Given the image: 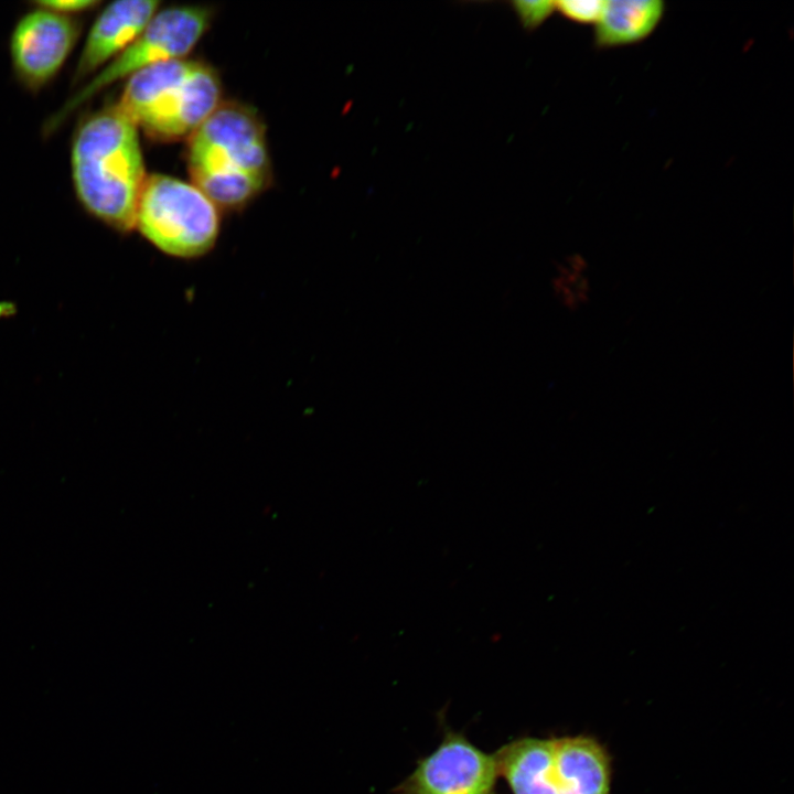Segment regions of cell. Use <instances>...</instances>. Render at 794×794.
<instances>
[{
	"mask_svg": "<svg viewBox=\"0 0 794 794\" xmlns=\"http://www.w3.org/2000/svg\"><path fill=\"white\" fill-rule=\"evenodd\" d=\"M81 34L74 17L34 7L15 23L10 57L19 82L32 92L51 83L62 69Z\"/></svg>",
	"mask_w": 794,
	"mask_h": 794,
	"instance_id": "obj_6",
	"label": "cell"
},
{
	"mask_svg": "<svg viewBox=\"0 0 794 794\" xmlns=\"http://www.w3.org/2000/svg\"><path fill=\"white\" fill-rule=\"evenodd\" d=\"M100 1L96 0H40L33 1L34 7L47 9L64 15L75 17L78 13L94 10Z\"/></svg>",
	"mask_w": 794,
	"mask_h": 794,
	"instance_id": "obj_14",
	"label": "cell"
},
{
	"mask_svg": "<svg viewBox=\"0 0 794 794\" xmlns=\"http://www.w3.org/2000/svg\"><path fill=\"white\" fill-rule=\"evenodd\" d=\"M514 794H557L554 780V740L525 738L504 745L495 754Z\"/></svg>",
	"mask_w": 794,
	"mask_h": 794,
	"instance_id": "obj_10",
	"label": "cell"
},
{
	"mask_svg": "<svg viewBox=\"0 0 794 794\" xmlns=\"http://www.w3.org/2000/svg\"><path fill=\"white\" fill-rule=\"evenodd\" d=\"M605 1L603 0H561L555 1L556 10L565 18L577 23H593L600 19Z\"/></svg>",
	"mask_w": 794,
	"mask_h": 794,
	"instance_id": "obj_12",
	"label": "cell"
},
{
	"mask_svg": "<svg viewBox=\"0 0 794 794\" xmlns=\"http://www.w3.org/2000/svg\"><path fill=\"white\" fill-rule=\"evenodd\" d=\"M514 12L519 23L527 31H533L540 26L555 11V1H514L512 2Z\"/></svg>",
	"mask_w": 794,
	"mask_h": 794,
	"instance_id": "obj_13",
	"label": "cell"
},
{
	"mask_svg": "<svg viewBox=\"0 0 794 794\" xmlns=\"http://www.w3.org/2000/svg\"><path fill=\"white\" fill-rule=\"evenodd\" d=\"M135 228L168 256L193 259L215 246L221 217L215 203L194 183L171 175H147Z\"/></svg>",
	"mask_w": 794,
	"mask_h": 794,
	"instance_id": "obj_4",
	"label": "cell"
},
{
	"mask_svg": "<svg viewBox=\"0 0 794 794\" xmlns=\"http://www.w3.org/2000/svg\"><path fill=\"white\" fill-rule=\"evenodd\" d=\"M126 79L117 105L138 129L154 139L191 136L222 104L217 73L198 61L153 64Z\"/></svg>",
	"mask_w": 794,
	"mask_h": 794,
	"instance_id": "obj_3",
	"label": "cell"
},
{
	"mask_svg": "<svg viewBox=\"0 0 794 794\" xmlns=\"http://www.w3.org/2000/svg\"><path fill=\"white\" fill-rule=\"evenodd\" d=\"M665 13L663 0H609L594 24L593 43L611 49L639 43L650 36Z\"/></svg>",
	"mask_w": 794,
	"mask_h": 794,
	"instance_id": "obj_11",
	"label": "cell"
},
{
	"mask_svg": "<svg viewBox=\"0 0 794 794\" xmlns=\"http://www.w3.org/2000/svg\"><path fill=\"white\" fill-rule=\"evenodd\" d=\"M159 6L155 0H118L106 6L85 39L73 83L89 79L122 53L139 36Z\"/></svg>",
	"mask_w": 794,
	"mask_h": 794,
	"instance_id": "obj_8",
	"label": "cell"
},
{
	"mask_svg": "<svg viewBox=\"0 0 794 794\" xmlns=\"http://www.w3.org/2000/svg\"><path fill=\"white\" fill-rule=\"evenodd\" d=\"M554 780L557 794H608L604 752L589 738L555 739Z\"/></svg>",
	"mask_w": 794,
	"mask_h": 794,
	"instance_id": "obj_9",
	"label": "cell"
},
{
	"mask_svg": "<svg viewBox=\"0 0 794 794\" xmlns=\"http://www.w3.org/2000/svg\"><path fill=\"white\" fill-rule=\"evenodd\" d=\"M71 172L83 208L121 233L135 228L146 181L139 129L117 104L83 118L71 146Z\"/></svg>",
	"mask_w": 794,
	"mask_h": 794,
	"instance_id": "obj_1",
	"label": "cell"
},
{
	"mask_svg": "<svg viewBox=\"0 0 794 794\" xmlns=\"http://www.w3.org/2000/svg\"><path fill=\"white\" fill-rule=\"evenodd\" d=\"M211 21V11L196 6L158 10L139 36L116 58L79 87L45 124L55 131L76 109L121 78L147 66L184 58L198 43Z\"/></svg>",
	"mask_w": 794,
	"mask_h": 794,
	"instance_id": "obj_5",
	"label": "cell"
},
{
	"mask_svg": "<svg viewBox=\"0 0 794 794\" xmlns=\"http://www.w3.org/2000/svg\"><path fill=\"white\" fill-rule=\"evenodd\" d=\"M189 171L217 207L237 208L271 179L266 132L247 106L221 104L190 136Z\"/></svg>",
	"mask_w": 794,
	"mask_h": 794,
	"instance_id": "obj_2",
	"label": "cell"
},
{
	"mask_svg": "<svg viewBox=\"0 0 794 794\" xmlns=\"http://www.w3.org/2000/svg\"><path fill=\"white\" fill-rule=\"evenodd\" d=\"M498 776L495 757L449 733L421 760L398 794H491Z\"/></svg>",
	"mask_w": 794,
	"mask_h": 794,
	"instance_id": "obj_7",
	"label": "cell"
}]
</instances>
